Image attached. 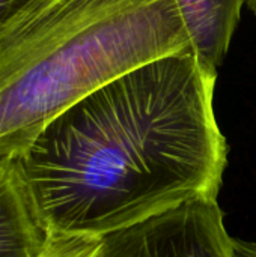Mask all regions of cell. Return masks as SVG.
Listing matches in <instances>:
<instances>
[{
    "label": "cell",
    "mask_w": 256,
    "mask_h": 257,
    "mask_svg": "<svg viewBox=\"0 0 256 257\" xmlns=\"http://www.w3.org/2000/svg\"><path fill=\"white\" fill-rule=\"evenodd\" d=\"M234 257H256V242L234 238Z\"/></svg>",
    "instance_id": "obj_8"
},
{
    "label": "cell",
    "mask_w": 256,
    "mask_h": 257,
    "mask_svg": "<svg viewBox=\"0 0 256 257\" xmlns=\"http://www.w3.org/2000/svg\"><path fill=\"white\" fill-rule=\"evenodd\" d=\"M54 2L57 0H0V50Z\"/></svg>",
    "instance_id": "obj_6"
},
{
    "label": "cell",
    "mask_w": 256,
    "mask_h": 257,
    "mask_svg": "<svg viewBox=\"0 0 256 257\" xmlns=\"http://www.w3.org/2000/svg\"><path fill=\"white\" fill-rule=\"evenodd\" d=\"M193 51L175 0H57L0 50V160L21 158L75 102Z\"/></svg>",
    "instance_id": "obj_2"
},
{
    "label": "cell",
    "mask_w": 256,
    "mask_h": 257,
    "mask_svg": "<svg viewBox=\"0 0 256 257\" xmlns=\"http://www.w3.org/2000/svg\"><path fill=\"white\" fill-rule=\"evenodd\" d=\"M94 257H234L217 200H195L100 238Z\"/></svg>",
    "instance_id": "obj_3"
},
{
    "label": "cell",
    "mask_w": 256,
    "mask_h": 257,
    "mask_svg": "<svg viewBox=\"0 0 256 257\" xmlns=\"http://www.w3.org/2000/svg\"><path fill=\"white\" fill-rule=\"evenodd\" d=\"M247 5H249L250 11L256 15V0H247Z\"/></svg>",
    "instance_id": "obj_9"
},
{
    "label": "cell",
    "mask_w": 256,
    "mask_h": 257,
    "mask_svg": "<svg viewBox=\"0 0 256 257\" xmlns=\"http://www.w3.org/2000/svg\"><path fill=\"white\" fill-rule=\"evenodd\" d=\"M48 241L20 161L0 160V257H39Z\"/></svg>",
    "instance_id": "obj_4"
},
{
    "label": "cell",
    "mask_w": 256,
    "mask_h": 257,
    "mask_svg": "<svg viewBox=\"0 0 256 257\" xmlns=\"http://www.w3.org/2000/svg\"><path fill=\"white\" fill-rule=\"evenodd\" d=\"M217 69L193 51L139 66L57 116L18 158L48 235L101 238L217 200L228 143Z\"/></svg>",
    "instance_id": "obj_1"
},
{
    "label": "cell",
    "mask_w": 256,
    "mask_h": 257,
    "mask_svg": "<svg viewBox=\"0 0 256 257\" xmlns=\"http://www.w3.org/2000/svg\"><path fill=\"white\" fill-rule=\"evenodd\" d=\"M100 238L83 235H50L45 251L39 257H94Z\"/></svg>",
    "instance_id": "obj_7"
},
{
    "label": "cell",
    "mask_w": 256,
    "mask_h": 257,
    "mask_svg": "<svg viewBox=\"0 0 256 257\" xmlns=\"http://www.w3.org/2000/svg\"><path fill=\"white\" fill-rule=\"evenodd\" d=\"M175 2L189 32L193 53L207 66L219 69L238 26L243 5L247 0Z\"/></svg>",
    "instance_id": "obj_5"
}]
</instances>
